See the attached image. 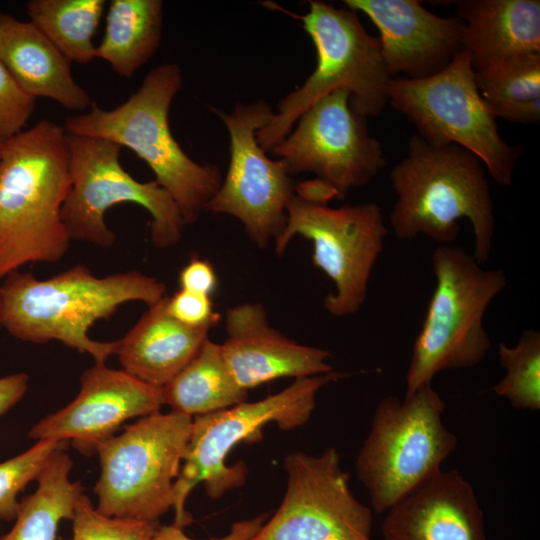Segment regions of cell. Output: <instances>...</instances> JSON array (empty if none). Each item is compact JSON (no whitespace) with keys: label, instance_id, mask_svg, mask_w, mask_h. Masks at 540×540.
Returning a JSON list of instances; mask_svg holds the SVG:
<instances>
[{"label":"cell","instance_id":"obj_22","mask_svg":"<svg viewBox=\"0 0 540 540\" xmlns=\"http://www.w3.org/2000/svg\"><path fill=\"white\" fill-rule=\"evenodd\" d=\"M166 298L149 306L117 340L115 354L123 370L157 388L168 384L191 361L211 328L178 322L168 313Z\"/></svg>","mask_w":540,"mask_h":540},{"label":"cell","instance_id":"obj_5","mask_svg":"<svg viewBox=\"0 0 540 540\" xmlns=\"http://www.w3.org/2000/svg\"><path fill=\"white\" fill-rule=\"evenodd\" d=\"M299 18L315 46L317 64L257 130L258 144L265 152L284 139L311 106L335 91H346L350 107L366 119L379 116L389 101L393 78L385 66L380 41L366 31L356 11L311 0L307 13Z\"/></svg>","mask_w":540,"mask_h":540},{"label":"cell","instance_id":"obj_9","mask_svg":"<svg viewBox=\"0 0 540 540\" xmlns=\"http://www.w3.org/2000/svg\"><path fill=\"white\" fill-rule=\"evenodd\" d=\"M470 55L462 50L440 72L422 79L393 78L389 101L416 128L417 135L435 145H458L483 163L490 177L510 186L519 145L499 133L496 118L483 100Z\"/></svg>","mask_w":540,"mask_h":540},{"label":"cell","instance_id":"obj_2","mask_svg":"<svg viewBox=\"0 0 540 540\" xmlns=\"http://www.w3.org/2000/svg\"><path fill=\"white\" fill-rule=\"evenodd\" d=\"M71 186L68 134L41 120L0 152V279L28 263H55L70 237L61 212Z\"/></svg>","mask_w":540,"mask_h":540},{"label":"cell","instance_id":"obj_1","mask_svg":"<svg viewBox=\"0 0 540 540\" xmlns=\"http://www.w3.org/2000/svg\"><path fill=\"white\" fill-rule=\"evenodd\" d=\"M166 291L163 282L137 270L98 277L76 265L44 280L16 270L0 286V324L22 341H58L88 353L95 363H106L118 342L90 338V327L109 319L122 304L152 306Z\"/></svg>","mask_w":540,"mask_h":540},{"label":"cell","instance_id":"obj_36","mask_svg":"<svg viewBox=\"0 0 540 540\" xmlns=\"http://www.w3.org/2000/svg\"><path fill=\"white\" fill-rule=\"evenodd\" d=\"M4 141L0 140V152H1V148H2V145H3ZM1 324H0V329H1Z\"/></svg>","mask_w":540,"mask_h":540},{"label":"cell","instance_id":"obj_12","mask_svg":"<svg viewBox=\"0 0 540 540\" xmlns=\"http://www.w3.org/2000/svg\"><path fill=\"white\" fill-rule=\"evenodd\" d=\"M286 214L285 227L274 241L276 254L281 256L296 236L309 240L313 265L335 286L323 300L326 311L334 317L358 312L388 235L380 206L367 202L332 208L295 193Z\"/></svg>","mask_w":540,"mask_h":540},{"label":"cell","instance_id":"obj_19","mask_svg":"<svg viewBox=\"0 0 540 540\" xmlns=\"http://www.w3.org/2000/svg\"><path fill=\"white\" fill-rule=\"evenodd\" d=\"M384 540H486L483 512L471 484L440 471L387 510Z\"/></svg>","mask_w":540,"mask_h":540},{"label":"cell","instance_id":"obj_35","mask_svg":"<svg viewBox=\"0 0 540 540\" xmlns=\"http://www.w3.org/2000/svg\"><path fill=\"white\" fill-rule=\"evenodd\" d=\"M29 376L24 372L0 377V416L17 404L28 389Z\"/></svg>","mask_w":540,"mask_h":540},{"label":"cell","instance_id":"obj_17","mask_svg":"<svg viewBox=\"0 0 540 540\" xmlns=\"http://www.w3.org/2000/svg\"><path fill=\"white\" fill-rule=\"evenodd\" d=\"M377 27L381 53L392 78L422 79L447 67L463 48L464 24L417 0H344Z\"/></svg>","mask_w":540,"mask_h":540},{"label":"cell","instance_id":"obj_21","mask_svg":"<svg viewBox=\"0 0 540 540\" xmlns=\"http://www.w3.org/2000/svg\"><path fill=\"white\" fill-rule=\"evenodd\" d=\"M456 8L476 71L540 54L539 0H459Z\"/></svg>","mask_w":540,"mask_h":540},{"label":"cell","instance_id":"obj_25","mask_svg":"<svg viewBox=\"0 0 540 540\" xmlns=\"http://www.w3.org/2000/svg\"><path fill=\"white\" fill-rule=\"evenodd\" d=\"M73 460L55 451L37 477V489L19 502L14 525L0 540H55L62 520H72L83 487L70 480Z\"/></svg>","mask_w":540,"mask_h":540},{"label":"cell","instance_id":"obj_28","mask_svg":"<svg viewBox=\"0 0 540 540\" xmlns=\"http://www.w3.org/2000/svg\"><path fill=\"white\" fill-rule=\"evenodd\" d=\"M499 361L506 375L492 388L496 395L517 409H540V333L534 329L522 332L514 347L498 345Z\"/></svg>","mask_w":540,"mask_h":540},{"label":"cell","instance_id":"obj_10","mask_svg":"<svg viewBox=\"0 0 540 540\" xmlns=\"http://www.w3.org/2000/svg\"><path fill=\"white\" fill-rule=\"evenodd\" d=\"M191 426L188 415L157 412L100 443L96 509L110 517L159 520L173 507Z\"/></svg>","mask_w":540,"mask_h":540},{"label":"cell","instance_id":"obj_16","mask_svg":"<svg viewBox=\"0 0 540 540\" xmlns=\"http://www.w3.org/2000/svg\"><path fill=\"white\" fill-rule=\"evenodd\" d=\"M162 405L161 388L123 369L95 363L82 373L74 400L38 421L28 435L37 441H71L81 454L96 455L98 445L124 422L160 412Z\"/></svg>","mask_w":540,"mask_h":540},{"label":"cell","instance_id":"obj_14","mask_svg":"<svg viewBox=\"0 0 540 540\" xmlns=\"http://www.w3.org/2000/svg\"><path fill=\"white\" fill-rule=\"evenodd\" d=\"M284 469L283 500L253 540H372V512L351 491L335 447L291 452Z\"/></svg>","mask_w":540,"mask_h":540},{"label":"cell","instance_id":"obj_24","mask_svg":"<svg viewBox=\"0 0 540 540\" xmlns=\"http://www.w3.org/2000/svg\"><path fill=\"white\" fill-rule=\"evenodd\" d=\"M161 392L163 405L192 418L235 406L248 398V391L230 373L221 344L209 338Z\"/></svg>","mask_w":540,"mask_h":540},{"label":"cell","instance_id":"obj_23","mask_svg":"<svg viewBox=\"0 0 540 540\" xmlns=\"http://www.w3.org/2000/svg\"><path fill=\"white\" fill-rule=\"evenodd\" d=\"M163 14L161 0H112L95 58L118 75L132 77L159 48Z\"/></svg>","mask_w":540,"mask_h":540},{"label":"cell","instance_id":"obj_13","mask_svg":"<svg viewBox=\"0 0 540 540\" xmlns=\"http://www.w3.org/2000/svg\"><path fill=\"white\" fill-rule=\"evenodd\" d=\"M229 134V164L222 183L205 211L238 219L249 239L265 248L282 233L286 207L298 185L280 160L260 147L256 132L268 123L273 109L263 99L237 102L230 113L212 108Z\"/></svg>","mask_w":540,"mask_h":540},{"label":"cell","instance_id":"obj_30","mask_svg":"<svg viewBox=\"0 0 540 540\" xmlns=\"http://www.w3.org/2000/svg\"><path fill=\"white\" fill-rule=\"evenodd\" d=\"M72 540H153L159 520L110 517L100 513L82 493L72 518Z\"/></svg>","mask_w":540,"mask_h":540},{"label":"cell","instance_id":"obj_33","mask_svg":"<svg viewBox=\"0 0 540 540\" xmlns=\"http://www.w3.org/2000/svg\"><path fill=\"white\" fill-rule=\"evenodd\" d=\"M218 279L211 262L193 256L179 273L181 289L211 297L217 287Z\"/></svg>","mask_w":540,"mask_h":540},{"label":"cell","instance_id":"obj_26","mask_svg":"<svg viewBox=\"0 0 540 540\" xmlns=\"http://www.w3.org/2000/svg\"><path fill=\"white\" fill-rule=\"evenodd\" d=\"M478 90L493 116L518 124L540 120V54L476 71Z\"/></svg>","mask_w":540,"mask_h":540},{"label":"cell","instance_id":"obj_8","mask_svg":"<svg viewBox=\"0 0 540 540\" xmlns=\"http://www.w3.org/2000/svg\"><path fill=\"white\" fill-rule=\"evenodd\" d=\"M445 403L432 383L399 399L377 404L371 428L356 458L358 479L373 509L381 513L441 471L457 437L443 423Z\"/></svg>","mask_w":540,"mask_h":540},{"label":"cell","instance_id":"obj_32","mask_svg":"<svg viewBox=\"0 0 540 540\" xmlns=\"http://www.w3.org/2000/svg\"><path fill=\"white\" fill-rule=\"evenodd\" d=\"M166 308L174 319L189 327H212L219 318L211 297L181 288L167 296Z\"/></svg>","mask_w":540,"mask_h":540},{"label":"cell","instance_id":"obj_4","mask_svg":"<svg viewBox=\"0 0 540 540\" xmlns=\"http://www.w3.org/2000/svg\"><path fill=\"white\" fill-rule=\"evenodd\" d=\"M181 87L179 66L161 64L123 104L107 110L93 102L89 110L67 117L63 127L70 135L102 138L132 150L171 195L188 225L198 221L223 176L217 165L192 160L170 130V106Z\"/></svg>","mask_w":540,"mask_h":540},{"label":"cell","instance_id":"obj_27","mask_svg":"<svg viewBox=\"0 0 540 540\" xmlns=\"http://www.w3.org/2000/svg\"><path fill=\"white\" fill-rule=\"evenodd\" d=\"M104 0H31L27 14L47 39L71 63L95 58L93 38L105 7Z\"/></svg>","mask_w":540,"mask_h":540},{"label":"cell","instance_id":"obj_15","mask_svg":"<svg viewBox=\"0 0 540 540\" xmlns=\"http://www.w3.org/2000/svg\"><path fill=\"white\" fill-rule=\"evenodd\" d=\"M349 99L344 90L323 97L270 150L289 175L313 173L336 191L338 199L368 184L386 165L380 142Z\"/></svg>","mask_w":540,"mask_h":540},{"label":"cell","instance_id":"obj_34","mask_svg":"<svg viewBox=\"0 0 540 540\" xmlns=\"http://www.w3.org/2000/svg\"><path fill=\"white\" fill-rule=\"evenodd\" d=\"M267 520V514L244 519L235 522L230 529V532L220 538H211L208 540H252L260 531L261 527ZM153 540H196L188 537L183 528L171 524L160 525L153 537Z\"/></svg>","mask_w":540,"mask_h":540},{"label":"cell","instance_id":"obj_18","mask_svg":"<svg viewBox=\"0 0 540 540\" xmlns=\"http://www.w3.org/2000/svg\"><path fill=\"white\" fill-rule=\"evenodd\" d=\"M227 337L221 350L237 384L245 390L275 379L330 373L331 353L289 339L268 320L261 303H241L226 310Z\"/></svg>","mask_w":540,"mask_h":540},{"label":"cell","instance_id":"obj_3","mask_svg":"<svg viewBox=\"0 0 540 540\" xmlns=\"http://www.w3.org/2000/svg\"><path fill=\"white\" fill-rule=\"evenodd\" d=\"M389 179L397 198L388 221L397 239L422 234L440 245L451 244L458 238L459 220L466 218L474 236L473 257L480 265L488 261L494 207L485 167L476 155L455 144H431L415 134Z\"/></svg>","mask_w":540,"mask_h":540},{"label":"cell","instance_id":"obj_29","mask_svg":"<svg viewBox=\"0 0 540 540\" xmlns=\"http://www.w3.org/2000/svg\"><path fill=\"white\" fill-rule=\"evenodd\" d=\"M66 446L65 441L38 440L28 450L0 462V520L14 521L18 494L37 479L52 454Z\"/></svg>","mask_w":540,"mask_h":540},{"label":"cell","instance_id":"obj_11","mask_svg":"<svg viewBox=\"0 0 540 540\" xmlns=\"http://www.w3.org/2000/svg\"><path fill=\"white\" fill-rule=\"evenodd\" d=\"M68 143L71 186L61 216L71 240L111 247L116 236L104 215L122 203L137 204L151 215L150 240L156 248H170L182 240L187 224L176 202L155 180L133 178L120 163L119 145L70 134Z\"/></svg>","mask_w":540,"mask_h":540},{"label":"cell","instance_id":"obj_31","mask_svg":"<svg viewBox=\"0 0 540 540\" xmlns=\"http://www.w3.org/2000/svg\"><path fill=\"white\" fill-rule=\"evenodd\" d=\"M36 105V98L25 92L0 62V140L22 132Z\"/></svg>","mask_w":540,"mask_h":540},{"label":"cell","instance_id":"obj_7","mask_svg":"<svg viewBox=\"0 0 540 540\" xmlns=\"http://www.w3.org/2000/svg\"><path fill=\"white\" fill-rule=\"evenodd\" d=\"M344 375L332 371L298 378L280 392L261 400L245 401L193 417L182 465L174 483L173 524L183 528L192 522L185 503L197 484L203 483L212 499L245 484L246 464L242 461L226 464V457L236 445L262 439V429L270 423L284 431L306 424L315 409L320 389Z\"/></svg>","mask_w":540,"mask_h":540},{"label":"cell","instance_id":"obj_20","mask_svg":"<svg viewBox=\"0 0 540 540\" xmlns=\"http://www.w3.org/2000/svg\"><path fill=\"white\" fill-rule=\"evenodd\" d=\"M0 62L34 98H49L81 113L93 104L75 81L70 62L30 21L0 13Z\"/></svg>","mask_w":540,"mask_h":540},{"label":"cell","instance_id":"obj_6","mask_svg":"<svg viewBox=\"0 0 540 540\" xmlns=\"http://www.w3.org/2000/svg\"><path fill=\"white\" fill-rule=\"evenodd\" d=\"M431 262L436 285L413 344L405 396L432 383L439 372L471 368L485 359L492 343L484 315L507 285L503 270L482 268L460 246H437Z\"/></svg>","mask_w":540,"mask_h":540}]
</instances>
